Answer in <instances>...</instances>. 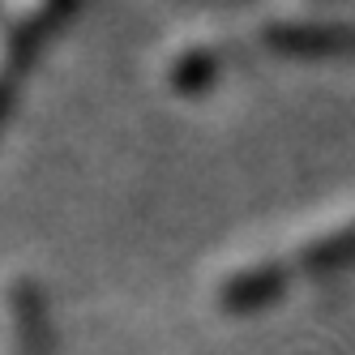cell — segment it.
<instances>
[{"label":"cell","instance_id":"cell-1","mask_svg":"<svg viewBox=\"0 0 355 355\" xmlns=\"http://www.w3.org/2000/svg\"><path fill=\"white\" fill-rule=\"evenodd\" d=\"M21 35H0V107L13 90V78H17V64H21Z\"/></svg>","mask_w":355,"mask_h":355}]
</instances>
